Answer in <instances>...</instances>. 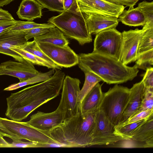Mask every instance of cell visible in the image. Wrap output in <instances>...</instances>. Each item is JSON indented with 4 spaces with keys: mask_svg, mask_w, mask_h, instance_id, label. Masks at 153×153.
<instances>
[{
    "mask_svg": "<svg viewBox=\"0 0 153 153\" xmlns=\"http://www.w3.org/2000/svg\"><path fill=\"white\" fill-rule=\"evenodd\" d=\"M130 140L135 143L137 147H153V114L135 130Z\"/></svg>",
    "mask_w": 153,
    "mask_h": 153,
    "instance_id": "obj_18",
    "label": "cell"
},
{
    "mask_svg": "<svg viewBox=\"0 0 153 153\" xmlns=\"http://www.w3.org/2000/svg\"><path fill=\"white\" fill-rule=\"evenodd\" d=\"M12 15L8 11L0 8V21L14 20Z\"/></svg>",
    "mask_w": 153,
    "mask_h": 153,
    "instance_id": "obj_41",
    "label": "cell"
},
{
    "mask_svg": "<svg viewBox=\"0 0 153 153\" xmlns=\"http://www.w3.org/2000/svg\"><path fill=\"white\" fill-rule=\"evenodd\" d=\"M33 38L37 43H47L62 46L68 45L69 43L65 35L56 27L50 28L48 32Z\"/></svg>",
    "mask_w": 153,
    "mask_h": 153,
    "instance_id": "obj_22",
    "label": "cell"
},
{
    "mask_svg": "<svg viewBox=\"0 0 153 153\" xmlns=\"http://www.w3.org/2000/svg\"><path fill=\"white\" fill-rule=\"evenodd\" d=\"M18 21L15 20L0 21V34L8 30L15 25Z\"/></svg>",
    "mask_w": 153,
    "mask_h": 153,
    "instance_id": "obj_40",
    "label": "cell"
},
{
    "mask_svg": "<svg viewBox=\"0 0 153 153\" xmlns=\"http://www.w3.org/2000/svg\"><path fill=\"white\" fill-rule=\"evenodd\" d=\"M64 78L62 72L56 70L48 79L12 93L6 98V116L16 121L25 119L36 108L59 95Z\"/></svg>",
    "mask_w": 153,
    "mask_h": 153,
    "instance_id": "obj_1",
    "label": "cell"
},
{
    "mask_svg": "<svg viewBox=\"0 0 153 153\" xmlns=\"http://www.w3.org/2000/svg\"><path fill=\"white\" fill-rule=\"evenodd\" d=\"M145 93V88L143 80L134 84L130 89L129 100L123 111L120 124L117 126L126 123L128 120L137 112L141 106Z\"/></svg>",
    "mask_w": 153,
    "mask_h": 153,
    "instance_id": "obj_17",
    "label": "cell"
},
{
    "mask_svg": "<svg viewBox=\"0 0 153 153\" xmlns=\"http://www.w3.org/2000/svg\"><path fill=\"white\" fill-rule=\"evenodd\" d=\"M37 142H24L20 140L13 141L10 143L9 148H37Z\"/></svg>",
    "mask_w": 153,
    "mask_h": 153,
    "instance_id": "obj_37",
    "label": "cell"
},
{
    "mask_svg": "<svg viewBox=\"0 0 153 153\" xmlns=\"http://www.w3.org/2000/svg\"><path fill=\"white\" fill-rule=\"evenodd\" d=\"M54 69H51L48 71L43 73L39 72L35 76L21 82L13 84L4 89V91H11L16 90L28 85L41 82L49 79L55 72Z\"/></svg>",
    "mask_w": 153,
    "mask_h": 153,
    "instance_id": "obj_25",
    "label": "cell"
},
{
    "mask_svg": "<svg viewBox=\"0 0 153 153\" xmlns=\"http://www.w3.org/2000/svg\"><path fill=\"white\" fill-rule=\"evenodd\" d=\"M60 1H61L63 3V1L64 0H59Z\"/></svg>",
    "mask_w": 153,
    "mask_h": 153,
    "instance_id": "obj_45",
    "label": "cell"
},
{
    "mask_svg": "<svg viewBox=\"0 0 153 153\" xmlns=\"http://www.w3.org/2000/svg\"><path fill=\"white\" fill-rule=\"evenodd\" d=\"M137 7L145 18V24L143 26H153V2L143 1L138 4Z\"/></svg>",
    "mask_w": 153,
    "mask_h": 153,
    "instance_id": "obj_30",
    "label": "cell"
},
{
    "mask_svg": "<svg viewBox=\"0 0 153 153\" xmlns=\"http://www.w3.org/2000/svg\"><path fill=\"white\" fill-rule=\"evenodd\" d=\"M22 49L45 60L48 62L55 64L42 51L38 43L35 41H27L25 43L18 46Z\"/></svg>",
    "mask_w": 153,
    "mask_h": 153,
    "instance_id": "obj_29",
    "label": "cell"
},
{
    "mask_svg": "<svg viewBox=\"0 0 153 153\" xmlns=\"http://www.w3.org/2000/svg\"><path fill=\"white\" fill-rule=\"evenodd\" d=\"M145 118L131 123L115 126L117 132L128 140H131L135 130L146 120Z\"/></svg>",
    "mask_w": 153,
    "mask_h": 153,
    "instance_id": "obj_28",
    "label": "cell"
},
{
    "mask_svg": "<svg viewBox=\"0 0 153 153\" xmlns=\"http://www.w3.org/2000/svg\"><path fill=\"white\" fill-rule=\"evenodd\" d=\"M128 10H124L118 18L119 22L130 26H143L145 18L142 12L137 7H129Z\"/></svg>",
    "mask_w": 153,
    "mask_h": 153,
    "instance_id": "obj_21",
    "label": "cell"
},
{
    "mask_svg": "<svg viewBox=\"0 0 153 153\" xmlns=\"http://www.w3.org/2000/svg\"><path fill=\"white\" fill-rule=\"evenodd\" d=\"M135 65L138 68L145 70L153 65V50L142 53L137 57Z\"/></svg>",
    "mask_w": 153,
    "mask_h": 153,
    "instance_id": "obj_31",
    "label": "cell"
},
{
    "mask_svg": "<svg viewBox=\"0 0 153 153\" xmlns=\"http://www.w3.org/2000/svg\"><path fill=\"white\" fill-rule=\"evenodd\" d=\"M49 28L37 27L26 30L25 38L27 41L32 38L38 36L48 32Z\"/></svg>",
    "mask_w": 153,
    "mask_h": 153,
    "instance_id": "obj_35",
    "label": "cell"
},
{
    "mask_svg": "<svg viewBox=\"0 0 153 153\" xmlns=\"http://www.w3.org/2000/svg\"><path fill=\"white\" fill-rule=\"evenodd\" d=\"M85 81L83 86L80 90L79 95V100L80 104L83 99L97 83L102 81V79L94 73L91 72H84Z\"/></svg>",
    "mask_w": 153,
    "mask_h": 153,
    "instance_id": "obj_26",
    "label": "cell"
},
{
    "mask_svg": "<svg viewBox=\"0 0 153 153\" xmlns=\"http://www.w3.org/2000/svg\"><path fill=\"white\" fill-rule=\"evenodd\" d=\"M25 32H9L6 31L0 33V53L11 56L18 62L23 61L24 59L11 48L24 44L27 41L25 37Z\"/></svg>",
    "mask_w": 153,
    "mask_h": 153,
    "instance_id": "obj_15",
    "label": "cell"
},
{
    "mask_svg": "<svg viewBox=\"0 0 153 153\" xmlns=\"http://www.w3.org/2000/svg\"><path fill=\"white\" fill-rule=\"evenodd\" d=\"M122 39V33L115 28L104 30L96 34L93 52L119 60Z\"/></svg>",
    "mask_w": 153,
    "mask_h": 153,
    "instance_id": "obj_8",
    "label": "cell"
},
{
    "mask_svg": "<svg viewBox=\"0 0 153 153\" xmlns=\"http://www.w3.org/2000/svg\"><path fill=\"white\" fill-rule=\"evenodd\" d=\"M63 122L62 115L56 109L49 113L38 111L30 116L29 120L25 123L38 130L48 132Z\"/></svg>",
    "mask_w": 153,
    "mask_h": 153,
    "instance_id": "obj_14",
    "label": "cell"
},
{
    "mask_svg": "<svg viewBox=\"0 0 153 153\" xmlns=\"http://www.w3.org/2000/svg\"><path fill=\"white\" fill-rule=\"evenodd\" d=\"M78 56V64L82 71L93 72L108 84L132 80L139 72L135 64L129 66L118 59L96 52L80 53Z\"/></svg>",
    "mask_w": 153,
    "mask_h": 153,
    "instance_id": "obj_2",
    "label": "cell"
},
{
    "mask_svg": "<svg viewBox=\"0 0 153 153\" xmlns=\"http://www.w3.org/2000/svg\"><path fill=\"white\" fill-rule=\"evenodd\" d=\"M10 143L6 141L3 137L0 135V148H9Z\"/></svg>",
    "mask_w": 153,
    "mask_h": 153,
    "instance_id": "obj_43",
    "label": "cell"
},
{
    "mask_svg": "<svg viewBox=\"0 0 153 153\" xmlns=\"http://www.w3.org/2000/svg\"><path fill=\"white\" fill-rule=\"evenodd\" d=\"M103 93L101 85L97 83L88 93L82 100L80 111L83 114L95 113L99 109Z\"/></svg>",
    "mask_w": 153,
    "mask_h": 153,
    "instance_id": "obj_19",
    "label": "cell"
},
{
    "mask_svg": "<svg viewBox=\"0 0 153 153\" xmlns=\"http://www.w3.org/2000/svg\"><path fill=\"white\" fill-rule=\"evenodd\" d=\"M95 113L83 114L80 111L48 132L55 140L66 147L89 146L94 127Z\"/></svg>",
    "mask_w": 153,
    "mask_h": 153,
    "instance_id": "obj_3",
    "label": "cell"
},
{
    "mask_svg": "<svg viewBox=\"0 0 153 153\" xmlns=\"http://www.w3.org/2000/svg\"><path fill=\"white\" fill-rule=\"evenodd\" d=\"M11 49L19 54L24 59L30 62L33 64L46 67L49 68L61 69V68L56 65L51 63L43 59L22 49L18 46L12 47Z\"/></svg>",
    "mask_w": 153,
    "mask_h": 153,
    "instance_id": "obj_23",
    "label": "cell"
},
{
    "mask_svg": "<svg viewBox=\"0 0 153 153\" xmlns=\"http://www.w3.org/2000/svg\"><path fill=\"white\" fill-rule=\"evenodd\" d=\"M110 3L121 6H134L139 0H103Z\"/></svg>",
    "mask_w": 153,
    "mask_h": 153,
    "instance_id": "obj_39",
    "label": "cell"
},
{
    "mask_svg": "<svg viewBox=\"0 0 153 153\" xmlns=\"http://www.w3.org/2000/svg\"><path fill=\"white\" fill-rule=\"evenodd\" d=\"M151 109H153V91L145 88V93L141 106L132 117L142 111Z\"/></svg>",
    "mask_w": 153,
    "mask_h": 153,
    "instance_id": "obj_33",
    "label": "cell"
},
{
    "mask_svg": "<svg viewBox=\"0 0 153 153\" xmlns=\"http://www.w3.org/2000/svg\"><path fill=\"white\" fill-rule=\"evenodd\" d=\"M153 114V109L142 111L130 118L125 124L131 123L146 118Z\"/></svg>",
    "mask_w": 153,
    "mask_h": 153,
    "instance_id": "obj_36",
    "label": "cell"
},
{
    "mask_svg": "<svg viewBox=\"0 0 153 153\" xmlns=\"http://www.w3.org/2000/svg\"><path fill=\"white\" fill-rule=\"evenodd\" d=\"M2 118L0 117V135L11 139L13 141L21 140L16 135L10 132L4 126L2 122Z\"/></svg>",
    "mask_w": 153,
    "mask_h": 153,
    "instance_id": "obj_38",
    "label": "cell"
},
{
    "mask_svg": "<svg viewBox=\"0 0 153 153\" xmlns=\"http://www.w3.org/2000/svg\"><path fill=\"white\" fill-rule=\"evenodd\" d=\"M128 140L120 134L102 111L95 113V123L90 146L108 145L119 141Z\"/></svg>",
    "mask_w": 153,
    "mask_h": 153,
    "instance_id": "obj_7",
    "label": "cell"
},
{
    "mask_svg": "<svg viewBox=\"0 0 153 153\" xmlns=\"http://www.w3.org/2000/svg\"><path fill=\"white\" fill-rule=\"evenodd\" d=\"M37 43L43 52L60 67L70 68L78 64V55L68 45L62 46L44 42Z\"/></svg>",
    "mask_w": 153,
    "mask_h": 153,
    "instance_id": "obj_10",
    "label": "cell"
},
{
    "mask_svg": "<svg viewBox=\"0 0 153 153\" xmlns=\"http://www.w3.org/2000/svg\"><path fill=\"white\" fill-rule=\"evenodd\" d=\"M14 0H0V7H3L9 4Z\"/></svg>",
    "mask_w": 153,
    "mask_h": 153,
    "instance_id": "obj_44",
    "label": "cell"
},
{
    "mask_svg": "<svg viewBox=\"0 0 153 153\" xmlns=\"http://www.w3.org/2000/svg\"><path fill=\"white\" fill-rule=\"evenodd\" d=\"M44 7L36 0H23L16 14L19 18L27 21H33L42 16Z\"/></svg>",
    "mask_w": 153,
    "mask_h": 153,
    "instance_id": "obj_20",
    "label": "cell"
},
{
    "mask_svg": "<svg viewBox=\"0 0 153 153\" xmlns=\"http://www.w3.org/2000/svg\"><path fill=\"white\" fill-rule=\"evenodd\" d=\"M76 4V0H64L63 1V11L67 10L71 6Z\"/></svg>",
    "mask_w": 153,
    "mask_h": 153,
    "instance_id": "obj_42",
    "label": "cell"
},
{
    "mask_svg": "<svg viewBox=\"0 0 153 153\" xmlns=\"http://www.w3.org/2000/svg\"><path fill=\"white\" fill-rule=\"evenodd\" d=\"M146 71L142 79L145 88L153 91V68L151 67L147 68Z\"/></svg>",
    "mask_w": 153,
    "mask_h": 153,
    "instance_id": "obj_34",
    "label": "cell"
},
{
    "mask_svg": "<svg viewBox=\"0 0 153 153\" xmlns=\"http://www.w3.org/2000/svg\"><path fill=\"white\" fill-rule=\"evenodd\" d=\"M5 128L19 139L42 144L59 143L55 140L48 132L42 131L26 125L25 122L16 121L2 118Z\"/></svg>",
    "mask_w": 153,
    "mask_h": 153,
    "instance_id": "obj_9",
    "label": "cell"
},
{
    "mask_svg": "<svg viewBox=\"0 0 153 153\" xmlns=\"http://www.w3.org/2000/svg\"><path fill=\"white\" fill-rule=\"evenodd\" d=\"M80 80L66 76L64 79L61 98L57 109L61 114L63 121L76 115L80 111L79 100Z\"/></svg>",
    "mask_w": 153,
    "mask_h": 153,
    "instance_id": "obj_6",
    "label": "cell"
},
{
    "mask_svg": "<svg viewBox=\"0 0 153 153\" xmlns=\"http://www.w3.org/2000/svg\"><path fill=\"white\" fill-rule=\"evenodd\" d=\"M44 8L50 11L61 13L63 11V3L59 0H36Z\"/></svg>",
    "mask_w": 153,
    "mask_h": 153,
    "instance_id": "obj_32",
    "label": "cell"
},
{
    "mask_svg": "<svg viewBox=\"0 0 153 153\" xmlns=\"http://www.w3.org/2000/svg\"><path fill=\"white\" fill-rule=\"evenodd\" d=\"M77 7V4L73 5L58 15L51 17L47 22L68 38L76 40L83 45L91 42L92 39L83 14Z\"/></svg>",
    "mask_w": 153,
    "mask_h": 153,
    "instance_id": "obj_4",
    "label": "cell"
},
{
    "mask_svg": "<svg viewBox=\"0 0 153 153\" xmlns=\"http://www.w3.org/2000/svg\"><path fill=\"white\" fill-rule=\"evenodd\" d=\"M140 39L137 52V57L140 54L153 50V26L144 27Z\"/></svg>",
    "mask_w": 153,
    "mask_h": 153,
    "instance_id": "obj_24",
    "label": "cell"
},
{
    "mask_svg": "<svg viewBox=\"0 0 153 153\" xmlns=\"http://www.w3.org/2000/svg\"><path fill=\"white\" fill-rule=\"evenodd\" d=\"M129 93L130 89L117 84L103 93L99 110L115 126L120 124L129 99Z\"/></svg>",
    "mask_w": 153,
    "mask_h": 153,
    "instance_id": "obj_5",
    "label": "cell"
},
{
    "mask_svg": "<svg viewBox=\"0 0 153 153\" xmlns=\"http://www.w3.org/2000/svg\"><path fill=\"white\" fill-rule=\"evenodd\" d=\"M76 2L77 9L82 13L94 12L117 18L125 8L103 0H76Z\"/></svg>",
    "mask_w": 153,
    "mask_h": 153,
    "instance_id": "obj_13",
    "label": "cell"
},
{
    "mask_svg": "<svg viewBox=\"0 0 153 153\" xmlns=\"http://www.w3.org/2000/svg\"><path fill=\"white\" fill-rule=\"evenodd\" d=\"M55 27L53 25L47 23L38 24L32 21H18L14 25L11 27L7 31L16 32L25 31L34 28L41 27L51 28Z\"/></svg>",
    "mask_w": 153,
    "mask_h": 153,
    "instance_id": "obj_27",
    "label": "cell"
},
{
    "mask_svg": "<svg viewBox=\"0 0 153 153\" xmlns=\"http://www.w3.org/2000/svg\"><path fill=\"white\" fill-rule=\"evenodd\" d=\"M39 73L32 63L25 59L18 62L9 60L0 64V76L7 75L16 77L19 79V82L29 79Z\"/></svg>",
    "mask_w": 153,
    "mask_h": 153,
    "instance_id": "obj_12",
    "label": "cell"
},
{
    "mask_svg": "<svg viewBox=\"0 0 153 153\" xmlns=\"http://www.w3.org/2000/svg\"><path fill=\"white\" fill-rule=\"evenodd\" d=\"M143 33L142 29L124 31L119 60L127 65L137 59V52L139 42Z\"/></svg>",
    "mask_w": 153,
    "mask_h": 153,
    "instance_id": "obj_11",
    "label": "cell"
},
{
    "mask_svg": "<svg viewBox=\"0 0 153 153\" xmlns=\"http://www.w3.org/2000/svg\"><path fill=\"white\" fill-rule=\"evenodd\" d=\"M82 13L91 34H97L105 29L115 28L119 23L118 18L115 16L94 12Z\"/></svg>",
    "mask_w": 153,
    "mask_h": 153,
    "instance_id": "obj_16",
    "label": "cell"
}]
</instances>
